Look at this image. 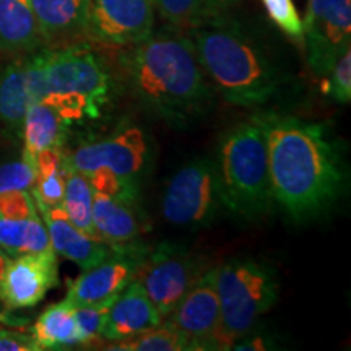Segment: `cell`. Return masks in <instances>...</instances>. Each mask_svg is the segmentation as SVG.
Wrapping results in <instances>:
<instances>
[{"mask_svg":"<svg viewBox=\"0 0 351 351\" xmlns=\"http://www.w3.org/2000/svg\"><path fill=\"white\" fill-rule=\"evenodd\" d=\"M263 117L275 207L298 225L317 221L348 186L343 143L327 122L271 111Z\"/></svg>","mask_w":351,"mask_h":351,"instance_id":"6da1fadb","label":"cell"},{"mask_svg":"<svg viewBox=\"0 0 351 351\" xmlns=\"http://www.w3.org/2000/svg\"><path fill=\"white\" fill-rule=\"evenodd\" d=\"M117 65L132 98L174 129H189L212 112L215 90L182 29L152 34L124 47Z\"/></svg>","mask_w":351,"mask_h":351,"instance_id":"7a4b0ae2","label":"cell"},{"mask_svg":"<svg viewBox=\"0 0 351 351\" xmlns=\"http://www.w3.org/2000/svg\"><path fill=\"white\" fill-rule=\"evenodd\" d=\"M187 32L215 93L232 106L271 108L293 90V73L274 47L228 13Z\"/></svg>","mask_w":351,"mask_h":351,"instance_id":"3957f363","label":"cell"},{"mask_svg":"<svg viewBox=\"0 0 351 351\" xmlns=\"http://www.w3.org/2000/svg\"><path fill=\"white\" fill-rule=\"evenodd\" d=\"M33 101L54 108L69 127L96 121L111 104L116 78L85 43L26 56Z\"/></svg>","mask_w":351,"mask_h":351,"instance_id":"277c9868","label":"cell"},{"mask_svg":"<svg viewBox=\"0 0 351 351\" xmlns=\"http://www.w3.org/2000/svg\"><path fill=\"white\" fill-rule=\"evenodd\" d=\"M217 168L225 208L243 221H257L275 207L265 117L257 112L221 137Z\"/></svg>","mask_w":351,"mask_h":351,"instance_id":"5b68a950","label":"cell"},{"mask_svg":"<svg viewBox=\"0 0 351 351\" xmlns=\"http://www.w3.org/2000/svg\"><path fill=\"white\" fill-rule=\"evenodd\" d=\"M278 287L274 267L257 258L234 257L218 265L219 327L215 348L231 350L236 340L251 333L278 300Z\"/></svg>","mask_w":351,"mask_h":351,"instance_id":"8992f818","label":"cell"},{"mask_svg":"<svg viewBox=\"0 0 351 351\" xmlns=\"http://www.w3.org/2000/svg\"><path fill=\"white\" fill-rule=\"evenodd\" d=\"M225 208L217 160L199 156L171 176L161 199L166 223L186 230H200Z\"/></svg>","mask_w":351,"mask_h":351,"instance_id":"52a82bcc","label":"cell"},{"mask_svg":"<svg viewBox=\"0 0 351 351\" xmlns=\"http://www.w3.org/2000/svg\"><path fill=\"white\" fill-rule=\"evenodd\" d=\"M204 271V261L187 247L161 243L145 254L135 270L134 282L143 288L165 320Z\"/></svg>","mask_w":351,"mask_h":351,"instance_id":"ba28073f","label":"cell"},{"mask_svg":"<svg viewBox=\"0 0 351 351\" xmlns=\"http://www.w3.org/2000/svg\"><path fill=\"white\" fill-rule=\"evenodd\" d=\"M64 163L70 169L90 176L98 168H108L117 176L138 179L148 169L152 148L138 127H122L106 138L83 142L72 152H64Z\"/></svg>","mask_w":351,"mask_h":351,"instance_id":"9c48e42d","label":"cell"},{"mask_svg":"<svg viewBox=\"0 0 351 351\" xmlns=\"http://www.w3.org/2000/svg\"><path fill=\"white\" fill-rule=\"evenodd\" d=\"M302 41L307 64L322 78L337 57L351 47V0H307Z\"/></svg>","mask_w":351,"mask_h":351,"instance_id":"30bf717a","label":"cell"},{"mask_svg":"<svg viewBox=\"0 0 351 351\" xmlns=\"http://www.w3.org/2000/svg\"><path fill=\"white\" fill-rule=\"evenodd\" d=\"M147 251L148 247L140 241L111 247L103 262L83 270L69 283L65 300L75 307L111 304L114 298L134 280L135 270Z\"/></svg>","mask_w":351,"mask_h":351,"instance_id":"8fae6325","label":"cell"},{"mask_svg":"<svg viewBox=\"0 0 351 351\" xmlns=\"http://www.w3.org/2000/svg\"><path fill=\"white\" fill-rule=\"evenodd\" d=\"M155 0H91L88 39L109 47L145 41L155 28Z\"/></svg>","mask_w":351,"mask_h":351,"instance_id":"7c38bea8","label":"cell"},{"mask_svg":"<svg viewBox=\"0 0 351 351\" xmlns=\"http://www.w3.org/2000/svg\"><path fill=\"white\" fill-rule=\"evenodd\" d=\"M59 285L57 254L44 251L8 258L0 278V302L8 311L38 306Z\"/></svg>","mask_w":351,"mask_h":351,"instance_id":"4fadbf2b","label":"cell"},{"mask_svg":"<svg viewBox=\"0 0 351 351\" xmlns=\"http://www.w3.org/2000/svg\"><path fill=\"white\" fill-rule=\"evenodd\" d=\"M165 320L187 337L194 350H217L215 339L219 327L217 267L204 271Z\"/></svg>","mask_w":351,"mask_h":351,"instance_id":"5bb4252c","label":"cell"},{"mask_svg":"<svg viewBox=\"0 0 351 351\" xmlns=\"http://www.w3.org/2000/svg\"><path fill=\"white\" fill-rule=\"evenodd\" d=\"M46 47H64L88 38L91 0H32Z\"/></svg>","mask_w":351,"mask_h":351,"instance_id":"9a60e30c","label":"cell"},{"mask_svg":"<svg viewBox=\"0 0 351 351\" xmlns=\"http://www.w3.org/2000/svg\"><path fill=\"white\" fill-rule=\"evenodd\" d=\"M38 212L49 232L52 251L57 256L73 262L82 270L91 269L108 257L111 247L101 239L78 230L69 219L62 205L41 207L38 208Z\"/></svg>","mask_w":351,"mask_h":351,"instance_id":"2e32d148","label":"cell"},{"mask_svg":"<svg viewBox=\"0 0 351 351\" xmlns=\"http://www.w3.org/2000/svg\"><path fill=\"white\" fill-rule=\"evenodd\" d=\"M163 322L150 298L137 282H132L109 304L103 339L111 343L127 340Z\"/></svg>","mask_w":351,"mask_h":351,"instance_id":"e0dca14e","label":"cell"},{"mask_svg":"<svg viewBox=\"0 0 351 351\" xmlns=\"http://www.w3.org/2000/svg\"><path fill=\"white\" fill-rule=\"evenodd\" d=\"M137 202L93 192V225L98 238L109 247L135 243L143 226Z\"/></svg>","mask_w":351,"mask_h":351,"instance_id":"ac0fdd59","label":"cell"},{"mask_svg":"<svg viewBox=\"0 0 351 351\" xmlns=\"http://www.w3.org/2000/svg\"><path fill=\"white\" fill-rule=\"evenodd\" d=\"M46 47L32 0H0V52L20 57Z\"/></svg>","mask_w":351,"mask_h":351,"instance_id":"d6986e66","label":"cell"},{"mask_svg":"<svg viewBox=\"0 0 351 351\" xmlns=\"http://www.w3.org/2000/svg\"><path fill=\"white\" fill-rule=\"evenodd\" d=\"M26 56L15 57L0 72V127L12 140L21 138L26 109L33 103Z\"/></svg>","mask_w":351,"mask_h":351,"instance_id":"ffe728a7","label":"cell"},{"mask_svg":"<svg viewBox=\"0 0 351 351\" xmlns=\"http://www.w3.org/2000/svg\"><path fill=\"white\" fill-rule=\"evenodd\" d=\"M67 134L69 125L54 108L44 101H33L26 109L23 125H21V140H23L21 158L34 166L38 153L47 148H64Z\"/></svg>","mask_w":351,"mask_h":351,"instance_id":"44dd1931","label":"cell"},{"mask_svg":"<svg viewBox=\"0 0 351 351\" xmlns=\"http://www.w3.org/2000/svg\"><path fill=\"white\" fill-rule=\"evenodd\" d=\"M32 335L39 351L85 346L75 319V307L65 298L39 314L32 328Z\"/></svg>","mask_w":351,"mask_h":351,"instance_id":"7402d4cb","label":"cell"},{"mask_svg":"<svg viewBox=\"0 0 351 351\" xmlns=\"http://www.w3.org/2000/svg\"><path fill=\"white\" fill-rule=\"evenodd\" d=\"M0 249L8 257L51 251L49 232L41 215L23 219L0 218Z\"/></svg>","mask_w":351,"mask_h":351,"instance_id":"603a6c76","label":"cell"},{"mask_svg":"<svg viewBox=\"0 0 351 351\" xmlns=\"http://www.w3.org/2000/svg\"><path fill=\"white\" fill-rule=\"evenodd\" d=\"M238 0H155L161 19L178 29H191L228 13Z\"/></svg>","mask_w":351,"mask_h":351,"instance_id":"cb8c5ba5","label":"cell"},{"mask_svg":"<svg viewBox=\"0 0 351 351\" xmlns=\"http://www.w3.org/2000/svg\"><path fill=\"white\" fill-rule=\"evenodd\" d=\"M65 166V189L62 208L70 221L86 234L98 238L93 225V189L88 176ZM99 239V238H98Z\"/></svg>","mask_w":351,"mask_h":351,"instance_id":"d4e9b609","label":"cell"},{"mask_svg":"<svg viewBox=\"0 0 351 351\" xmlns=\"http://www.w3.org/2000/svg\"><path fill=\"white\" fill-rule=\"evenodd\" d=\"M109 350L122 351H187L192 348L191 340L184 337L181 332L176 330L166 320L160 326L150 330L138 333L130 339L117 341L116 345L109 346Z\"/></svg>","mask_w":351,"mask_h":351,"instance_id":"484cf974","label":"cell"},{"mask_svg":"<svg viewBox=\"0 0 351 351\" xmlns=\"http://www.w3.org/2000/svg\"><path fill=\"white\" fill-rule=\"evenodd\" d=\"M324 93L339 104H350L351 101V47L337 57L328 72L320 78Z\"/></svg>","mask_w":351,"mask_h":351,"instance_id":"4316f807","label":"cell"},{"mask_svg":"<svg viewBox=\"0 0 351 351\" xmlns=\"http://www.w3.org/2000/svg\"><path fill=\"white\" fill-rule=\"evenodd\" d=\"M88 179H90L93 192L111 197H121V199L138 200L137 179L122 178V176H117L108 168H98L88 176Z\"/></svg>","mask_w":351,"mask_h":351,"instance_id":"83f0119b","label":"cell"},{"mask_svg":"<svg viewBox=\"0 0 351 351\" xmlns=\"http://www.w3.org/2000/svg\"><path fill=\"white\" fill-rule=\"evenodd\" d=\"M267 15L289 38L302 41V20L293 0H262Z\"/></svg>","mask_w":351,"mask_h":351,"instance_id":"f1b7e54d","label":"cell"},{"mask_svg":"<svg viewBox=\"0 0 351 351\" xmlns=\"http://www.w3.org/2000/svg\"><path fill=\"white\" fill-rule=\"evenodd\" d=\"M34 182L36 169L25 158L0 165V194L8 191H32Z\"/></svg>","mask_w":351,"mask_h":351,"instance_id":"f546056e","label":"cell"},{"mask_svg":"<svg viewBox=\"0 0 351 351\" xmlns=\"http://www.w3.org/2000/svg\"><path fill=\"white\" fill-rule=\"evenodd\" d=\"M75 307V306H73ZM109 304H96V306H80L75 307V319L80 328L85 345L95 343L96 340L103 335L104 322H106Z\"/></svg>","mask_w":351,"mask_h":351,"instance_id":"4dcf8cb0","label":"cell"},{"mask_svg":"<svg viewBox=\"0 0 351 351\" xmlns=\"http://www.w3.org/2000/svg\"><path fill=\"white\" fill-rule=\"evenodd\" d=\"M38 215L32 191H8L0 194V218L23 219Z\"/></svg>","mask_w":351,"mask_h":351,"instance_id":"1f68e13d","label":"cell"},{"mask_svg":"<svg viewBox=\"0 0 351 351\" xmlns=\"http://www.w3.org/2000/svg\"><path fill=\"white\" fill-rule=\"evenodd\" d=\"M0 351H39L32 333L0 327Z\"/></svg>","mask_w":351,"mask_h":351,"instance_id":"d6a6232c","label":"cell"},{"mask_svg":"<svg viewBox=\"0 0 351 351\" xmlns=\"http://www.w3.org/2000/svg\"><path fill=\"white\" fill-rule=\"evenodd\" d=\"M8 258H10V257H8L7 254L3 252L2 249H0V278H2L3 270H5V265H7ZM0 320H2V322L10 324V326H19V324H16L15 320H12V315L8 314V309H5V307H3L2 302H0Z\"/></svg>","mask_w":351,"mask_h":351,"instance_id":"836d02e7","label":"cell"}]
</instances>
